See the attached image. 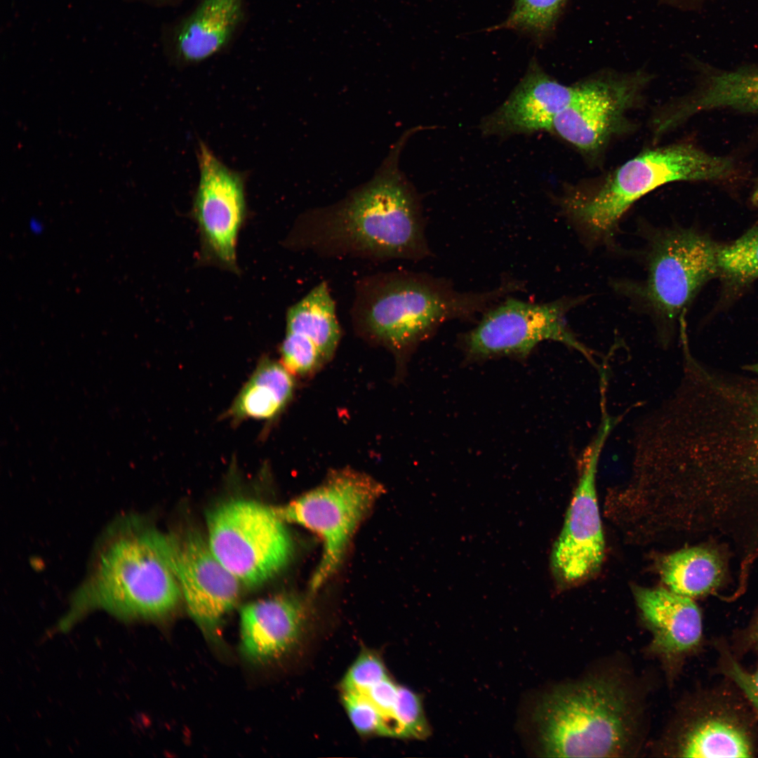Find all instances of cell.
<instances>
[{
	"mask_svg": "<svg viewBox=\"0 0 758 758\" xmlns=\"http://www.w3.org/2000/svg\"><path fill=\"white\" fill-rule=\"evenodd\" d=\"M414 131L393 143L371 180L335 203L300 215L286 246L324 258H426L430 251L420 197L399 168L401 151Z\"/></svg>",
	"mask_w": 758,
	"mask_h": 758,
	"instance_id": "1",
	"label": "cell"
},
{
	"mask_svg": "<svg viewBox=\"0 0 758 758\" xmlns=\"http://www.w3.org/2000/svg\"><path fill=\"white\" fill-rule=\"evenodd\" d=\"M629 674L594 670L555 686L531 717L538 752L547 757H622L637 752L643 703Z\"/></svg>",
	"mask_w": 758,
	"mask_h": 758,
	"instance_id": "2",
	"label": "cell"
},
{
	"mask_svg": "<svg viewBox=\"0 0 758 758\" xmlns=\"http://www.w3.org/2000/svg\"><path fill=\"white\" fill-rule=\"evenodd\" d=\"M521 288L507 280L484 292H460L448 281L407 270L379 272L354 285L350 316L365 339L401 353L452 319H468Z\"/></svg>",
	"mask_w": 758,
	"mask_h": 758,
	"instance_id": "3",
	"label": "cell"
},
{
	"mask_svg": "<svg viewBox=\"0 0 758 758\" xmlns=\"http://www.w3.org/2000/svg\"><path fill=\"white\" fill-rule=\"evenodd\" d=\"M181 595L156 544L154 528L126 517L105 533L91 573L73 597L60 628H68L97 609L124 621L159 620L174 610Z\"/></svg>",
	"mask_w": 758,
	"mask_h": 758,
	"instance_id": "4",
	"label": "cell"
},
{
	"mask_svg": "<svg viewBox=\"0 0 758 758\" xmlns=\"http://www.w3.org/2000/svg\"><path fill=\"white\" fill-rule=\"evenodd\" d=\"M735 168L730 157L711 154L691 143H674L640 153L592 191L567 193L559 204L589 239L604 241L630 206L655 189L677 181L727 180Z\"/></svg>",
	"mask_w": 758,
	"mask_h": 758,
	"instance_id": "5",
	"label": "cell"
},
{
	"mask_svg": "<svg viewBox=\"0 0 758 758\" xmlns=\"http://www.w3.org/2000/svg\"><path fill=\"white\" fill-rule=\"evenodd\" d=\"M284 522L272 507L232 500L209 513L207 541L240 583L257 586L280 572L291 558L293 545Z\"/></svg>",
	"mask_w": 758,
	"mask_h": 758,
	"instance_id": "6",
	"label": "cell"
},
{
	"mask_svg": "<svg viewBox=\"0 0 758 758\" xmlns=\"http://www.w3.org/2000/svg\"><path fill=\"white\" fill-rule=\"evenodd\" d=\"M383 490L369 476L347 469L333 472L319 486L272 507L284 521L302 526L322 540V556L310 581L312 591L337 571L354 531Z\"/></svg>",
	"mask_w": 758,
	"mask_h": 758,
	"instance_id": "7",
	"label": "cell"
},
{
	"mask_svg": "<svg viewBox=\"0 0 758 758\" xmlns=\"http://www.w3.org/2000/svg\"><path fill=\"white\" fill-rule=\"evenodd\" d=\"M719 245L691 230L658 232L649 242L646 277L632 293L665 322L674 320L701 286L719 275Z\"/></svg>",
	"mask_w": 758,
	"mask_h": 758,
	"instance_id": "8",
	"label": "cell"
},
{
	"mask_svg": "<svg viewBox=\"0 0 758 758\" xmlns=\"http://www.w3.org/2000/svg\"><path fill=\"white\" fill-rule=\"evenodd\" d=\"M578 299L561 298L536 303L507 296L482 314L477 326L464 336L467 352L475 357L496 355L527 356L544 340L564 343L592 361L591 354L568 329L566 314Z\"/></svg>",
	"mask_w": 758,
	"mask_h": 758,
	"instance_id": "9",
	"label": "cell"
},
{
	"mask_svg": "<svg viewBox=\"0 0 758 758\" xmlns=\"http://www.w3.org/2000/svg\"><path fill=\"white\" fill-rule=\"evenodd\" d=\"M154 538L175 576L191 617L204 634L214 639L238 601L240 583L196 531L164 533L154 529Z\"/></svg>",
	"mask_w": 758,
	"mask_h": 758,
	"instance_id": "10",
	"label": "cell"
},
{
	"mask_svg": "<svg viewBox=\"0 0 758 758\" xmlns=\"http://www.w3.org/2000/svg\"><path fill=\"white\" fill-rule=\"evenodd\" d=\"M647 81L642 73L604 75L576 84L552 131L588 157L599 154L627 125V114Z\"/></svg>",
	"mask_w": 758,
	"mask_h": 758,
	"instance_id": "11",
	"label": "cell"
},
{
	"mask_svg": "<svg viewBox=\"0 0 758 758\" xmlns=\"http://www.w3.org/2000/svg\"><path fill=\"white\" fill-rule=\"evenodd\" d=\"M197 159L199 179L192 213L203 253L223 267L237 271V237L246 213L245 175L228 168L201 141Z\"/></svg>",
	"mask_w": 758,
	"mask_h": 758,
	"instance_id": "12",
	"label": "cell"
},
{
	"mask_svg": "<svg viewBox=\"0 0 758 758\" xmlns=\"http://www.w3.org/2000/svg\"><path fill=\"white\" fill-rule=\"evenodd\" d=\"M613 425L604 421L585 453L579 483L568 510L561 532L551 556L552 568L562 583L583 580L600 566L604 538L599 515L596 473L601 446Z\"/></svg>",
	"mask_w": 758,
	"mask_h": 758,
	"instance_id": "13",
	"label": "cell"
},
{
	"mask_svg": "<svg viewBox=\"0 0 758 758\" xmlns=\"http://www.w3.org/2000/svg\"><path fill=\"white\" fill-rule=\"evenodd\" d=\"M248 19L247 0H197L188 11L164 25V53L177 67L200 64L229 51Z\"/></svg>",
	"mask_w": 758,
	"mask_h": 758,
	"instance_id": "14",
	"label": "cell"
},
{
	"mask_svg": "<svg viewBox=\"0 0 758 758\" xmlns=\"http://www.w3.org/2000/svg\"><path fill=\"white\" fill-rule=\"evenodd\" d=\"M341 336L335 302L321 281L286 311L281 363L295 375L314 373L331 359Z\"/></svg>",
	"mask_w": 758,
	"mask_h": 758,
	"instance_id": "15",
	"label": "cell"
},
{
	"mask_svg": "<svg viewBox=\"0 0 758 758\" xmlns=\"http://www.w3.org/2000/svg\"><path fill=\"white\" fill-rule=\"evenodd\" d=\"M576 84H562L547 74L536 61L509 98L483 120L484 135H506L552 131L554 118L571 101Z\"/></svg>",
	"mask_w": 758,
	"mask_h": 758,
	"instance_id": "16",
	"label": "cell"
},
{
	"mask_svg": "<svg viewBox=\"0 0 758 758\" xmlns=\"http://www.w3.org/2000/svg\"><path fill=\"white\" fill-rule=\"evenodd\" d=\"M307 623L304 604L292 596L250 602L240 612L241 651L253 663L275 661L299 644Z\"/></svg>",
	"mask_w": 758,
	"mask_h": 758,
	"instance_id": "17",
	"label": "cell"
},
{
	"mask_svg": "<svg viewBox=\"0 0 758 758\" xmlns=\"http://www.w3.org/2000/svg\"><path fill=\"white\" fill-rule=\"evenodd\" d=\"M634 595L652 636L649 651L667 666L698 645L702 637V617L692 598L663 587H635Z\"/></svg>",
	"mask_w": 758,
	"mask_h": 758,
	"instance_id": "18",
	"label": "cell"
},
{
	"mask_svg": "<svg viewBox=\"0 0 758 758\" xmlns=\"http://www.w3.org/2000/svg\"><path fill=\"white\" fill-rule=\"evenodd\" d=\"M731 109L758 114V67L714 73L656 120L659 135L698 112Z\"/></svg>",
	"mask_w": 758,
	"mask_h": 758,
	"instance_id": "19",
	"label": "cell"
},
{
	"mask_svg": "<svg viewBox=\"0 0 758 758\" xmlns=\"http://www.w3.org/2000/svg\"><path fill=\"white\" fill-rule=\"evenodd\" d=\"M662 752L680 757H747L752 747L745 729L722 714H703L677 721L667 730Z\"/></svg>",
	"mask_w": 758,
	"mask_h": 758,
	"instance_id": "20",
	"label": "cell"
},
{
	"mask_svg": "<svg viewBox=\"0 0 758 758\" xmlns=\"http://www.w3.org/2000/svg\"><path fill=\"white\" fill-rule=\"evenodd\" d=\"M293 376L282 363L262 357L225 416L235 424L246 419L274 420L292 399L295 389Z\"/></svg>",
	"mask_w": 758,
	"mask_h": 758,
	"instance_id": "21",
	"label": "cell"
},
{
	"mask_svg": "<svg viewBox=\"0 0 758 758\" xmlns=\"http://www.w3.org/2000/svg\"><path fill=\"white\" fill-rule=\"evenodd\" d=\"M726 570L724 557L707 545L674 552L665 557L660 566L661 578L667 589L692 599L719 587Z\"/></svg>",
	"mask_w": 758,
	"mask_h": 758,
	"instance_id": "22",
	"label": "cell"
},
{
	"mask_svg": "<svg viewBox=\"0 0 758 758\" xmlns=\"http://www.w3.org/2000/svg\"><path fill=\"white\" fill-rule=\"evenodd\" d=\"M719 275L729 283L742 286L758 277V228H753L736 241L719 246Z\"/></svg>",
	"mask_w": 758,
	"mask_h": 758,
	"instance_id": "23",
	"label": "cell"
},
{
	"mask_svg": "<svg viewBox=\"0 0 758 758\" xmlns=\"http://www.w3.org/2000/svg\"><path fill=\"white\" fill-rule=\"evenodd\" d=\"M566 0H514L507 20L496 29H510L536 36L553 27Z\"/></svg>",
	"mask_w": 758,
	"mask_h": 758,
	"instance_id": "24",
	"label": "cell"
},
{
	"mask_svg": "<svg viewBox=\"0 0 758 758\" xmlns=\"http://www.w3.org/2000/svg\"><path fill=\"white\" fill-rule=\"evenodd\" d=\"M394 737L423 740L431 734L421 697L404 686H399L393 712Z\"/></svg>",
	"mask_w": 758,
	"mask_h": 758,
	"instance_id": "25",
	"label": "cell"
},
{
	"mask_svg": "<svg viewBox=\"0 0 758 758\" xmlns=\"http://www.w3.org/2000/svg\"><path fill=\"white\" fill-rule=\"evenodd\" d=\"M343 706L355 730L361 736H387L383 716L362 694L342 691Z\"/></svg>",
	"mask_w": 758,
	"mask_h": 758,
	"instance_id": "26",
	"label": "cell"
},
{
	"mask_svg": "<svg viewBox=\"0 0 758 758\" xmlns=\"http://www.w3.org/2000/svg\"><path fill=\"white\" fill-rule=\"evenodd\" d=\"M380 657L371 651H362L350 667L342 683V691L359 692L388 677Z\"/></svg>",
	"mask_w": 758,
	"mask_h": 758,
	"instance_id": "27",
	"label": "cell"
},
{
	"mask_svg": "<svg viewBox=\"0 0 758 758\" xmlns=\"http://www.w3.org/2000/svg\"><path fill=\"white\" fill-rule=\"evenodd\" d=\"M399 686L388 676L366 689L357 692L365 696L383 716L387 729V737H394L393 712L398 697Z\"/></svg>",
	"mask_w": 758,
	"mask_h": 758,
	"instance_id": "28",
	"label": "cell"
},
{
	"mask_svg": "<svg viewBox=\"0 0 758 758\" xmlns=\"http://www.w3.org/2000/svg\"><path fill=\"white\" fill-rule=\"evenodd\" d=\"M726 670L727 674L758 711V668L749 672L732 661L729 663Z\"/></svg>",
	"mask_w": 758,
	"mask_h": 758,
	"instance_id": "29",
	"label": "cell"
},
{
	"mask_svg": "<svg viewBox=\"0 0 758 758\" xmlns=\"http://www.w3.org/2000/svg\"><path fill=\"white\" fill-rule=\"evenodd\" d=\"M142 2L161 7L175 6L185 0H140Z\"/></svg>",
	"mask_w": 758,
	"mask_h": 758,
	"instance_id": "30",
	"label": "cell"
},
{
	"mask_svg": "<svg viewBox=\"0 0 758 758\" xmlns=\"http://www.w3.org/2000/svg\"><path fill=\"white\" fill-rule=\"evenodd\" d=\"M29 227L34 233H40L43 230L42 223L36 219H32L29 222Z\"/></svg>",
	"mask_w": 758,
	"mask_h": 758,
	"instance_id": "31",
	"label": "cell"
},
{
	"mask_svg": "<svg viewBox=\"0 0 758 758\" xmlns=\"http://www.w3.org/2000/svg\"><path fill=\"white\" fill-rule=\"evenodd\" d=\"M752 201L753 204L758 205V181L754 188V191L752 195Z\"/></svg>",
	"mask_w": 758,
	"mask_h": 758,
	"instance_id": "32",
	"label": "cell"
},
{
	"mask_svg": "<svg viewBox=\"0 0 758 758\" xmlns=\"http://www.w3.org/2000/svg\"><path fill=\"white\" fill-rule=\"evenodd\" d=\"M745 368L758 375V363L745 366Z\"/></svg>",
	"mask_w": 758,
	"mask_h": 758,
	"instance_id": "33",
	"label": "cell"
},
{
	"mask_svg": "<svg viewBox=\"0 0 758 758\" xmlns=\"http://www.w3.org/2000/svg\"><path fill=\"white\" fill-rule=\"evenodd\" d=\"M757 638H758V624H757Z\"/></svg>",
	"mask_w": 758,
	"mask_h": 758,
	"instance_id": "34",
	"label": "cell"
}]
</instances>
